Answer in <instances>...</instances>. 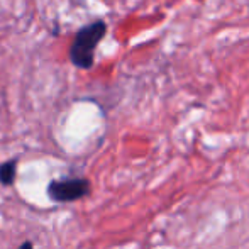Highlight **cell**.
<instances>
[{
  "instance_id": "obj_3",
  "label": "cell",
  "mask_w": 249,
  "mask_h": 249,
  "mask_svg": "<svg viewBox=\"0 0 249 249\" xmlns=\"http://www.w3.org/2000/svg\"><path fill=\"white\" fill-rule=\"evenodd\" d=\"M17 175V160H9L0 164V183L3 187H10L16 181Z\"/></svg>"
},
{
  "instance_id": "obj_1",
  "label": "cell",
  "mask_w": 249,
  "mask_h": 249,
  "mask_svg": "<svg viewBox=\"0 0 249 249\" xmlns=\"http://www.w3.org/2000/svg\"><path fill=\"white\" fill-rule=\"evenodd\" d=\"M107 33V24L95 20L83 26L75 34V39L70 48V59L80 70H90L95 63V50Z\"/></svg>"
},
{
  "instance_id": "obj_2",
  "label": "cell",
  "mask_w": 249,
  "mask_h": 249,
  "mask_svg": "<svg viewBox=\"0 0 249 249\" xmlns=\"http://www.w3.org/2000/svg\"><path fill=\"white\" fill-rule=\"evenodd\" d=\"M90 194V181L87 178H61L48 185V195L54 202H75Z\"/></svg>"
},
{
  "instance_id": "obj_4",
  "label": "cell",
  "mask_w": 249,
  "mask_h": 249,
  "mask_svg": "<svg viewBox=\"0 0 249 249\" xmlns=\"http://www.w3.org/2000/svg\"><path fill=\"white\" fill-rule=\"evenodd\" d=\"M17 249H34V248H33V243H31V241H24Z\"/></svg>"
}]
</instances>
